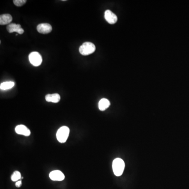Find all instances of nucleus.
<instances>
[{
	"mask_svg": "<svg viewBox=\"0 0 189 189\" xmlns=\"http://www.w3.org/2000/svg\"><path fill=\"white\" fill-rule=\"evenodd\" d=\"M125 167L124 160L120 158H116L113 162V170L115 175L119 177L121 175Z\"/></svg>",
	"mask_w": 189,
	"mask_h": 189,
	"instance_id": "nucleus-1",
	"label": "nucleus"
},
{
	"mask_svg": "<svg viewBox=\"0 0 189 189\" xmlns=\"http://www.w3.org/2000/svg\"><path fill=\"white\" fill-rule=\"evenodd\" d=\"M69 132L70 130L67 126L60 127L57 131V139L60 143H65L69 136Z\"/></svg>",
	"mask_w": 189,
	"mask_h": 189,
	"instance_id": "nucleus-2",
	"label": "nucleus"
},
{
	"mask_svg": "<svg viewBox=\"0 0 189 189\" xmlns=\"http://www.w3.org/2000/svg\"><path fill=\"white\" fill-rule=\"evenodd\" d=\"M95 45L91 42L84 43L79 48L80 53L84 56L92 54L95 51Z\"/></svg>",
	"mask_w": 189,
	"mask_h": 189,
	"instance_id": "nucleus-3",
	"label": "nucleus"
},
{
	"mask_svg": "<svg viewBox=\"0 0 189 189\" xmlns=\"http://www.w3.org/2000/svg\"><path fill=\"white\" fill-rule=\"evenodd\" d=\"M28 59L31 64L36 67L41 65L42 63V57L37 51H33L28 56Z\"/></svg>",
	"mask_w": 189,
	"mask_h": 189,
	"instance_id": "nucleus-4",
	"label": "nucleus"
},
{
	"mask_svg": "<svg viewBox=\"0 0 189 189\" xmlns=\"http://www.w3.org/2000/svg\"><path fill=\"white\" fill-rule=\"evenodd\" d=\"M6 29L10 33L16 32L19 34H22L24 32V30L22 28L21 25L20 24H16L15 23L10 24L9 25H7Z\"/></svg>",
	"mask_w": 189,
	"mask_h": 189,
	"instance_id": "nucleus-5",
	"label": "nucleus"
},
{
	"mask_svg": "<svg viewBox=\"0 0 189 189\" xmlns=\"http://www.w3.org/2000/svg\"><path fill=\"white\" fill-rule=\"evenodd\" d=\"M105 18L106 21L110 24H115L117 22L118 18L116 14L110 10H106L105 12Z\"/></svg>",
	"mask_w": 189,
	"mask_h": 189,
	"instance_id": "nucleus-6",
	"label": "nucleus"
},
{
	"mask_svg": "<svg viewBox=\"0 0 189 189\" xmlns=\"http://www.w3.org/2000/svg\"><path fill=\"white\" fill-rule=\"evenodd\" d=\"M37 30L39 33L46 34L51 32L52 27L48 23H41L37 25Z\"/></svg>",
	"mask_w": 189,
	"mask_h": 189,
	"instance_id": "nucleus-7",
	"label": "nucleus"
},
{
	"mask_svg": "<svg viewBox=\"0 0 189 189\" xmlns=\"http://www.w3.org/2000/svg\"><path fill=\"white\" fill-rule=\"evenodd\" d=\"M50 178L51 180L53 181H60L64 180L65 179V175L60 170H54L51 171L50 173Z\"/></svg>",
	"mask_w": 189,
	"mask_h": 189,
	"instance_id": "nucleus-8",
	"label": "nucleus"
},
{
	"mask_svg": "<svg viewBox=\"0 0 189 189\" xmlns=\"http://www.w3.org/2000/svg\"><path fill=\"white\" fill-rule=\"evenodd\" d=\"M15 130L16 134H21L25 136H29L31 134V131L30 130V129L23 125H17L15 128Z\"/></svg>",
	"mask_w": 189,
	"mask_h": 189,
	"instance_id": "nucleus-9",
	"label": "nucleus"
},
{
	"mask_svg": "<svg viewBox=\"0 0 189 189\" xmlns=\"http://www.w3.org/2000/svg\"><path fill=\"white\" fill-rule=\"evenodd\" d=\"M12 21V16L10 14H2L0 16V24L1 25H9Z\"/></svg>",
	"mask_w": 189,
	"mask_h": 189,
	"instance_id": "nucleus-10",
	"label": "nucleus"
},
{
	"mask_svg": "<svg viewBox=\"0 0 189 189\" xmlns=\"http://www.w3.org/2000/svg\"><path fill=\"white\" fill-rule=\"evenodd\" d=\"M45 99L47 102L57 103L60 101V96L59 94H47L45 96Z\"/></svg>",
	"mask_w": 189,
	"mask_h": 189,
	"instance_id": "nucleus-11",
	"label": "nucleus"
},
{
	"mask_svg": "<svg viewBox=\"0 0 189 189\" xmlns=\"http://www.w3.org/2000/svg\"><path fill=\"white\" fill-rule=\"evenodd\" d=\"M110 103L108 99L103 98L99 101L98 103V107L101 111H104L109 107Z\"/></svg>",
	"mask_w": 189,
	"mask_h": 189,
	"instance_id": "nucleus-12",
	"label": "nucleus"
},
{
	"mask_svg": "<svg viewBox=\"0 0 189 189\" xmlns=\"http://www.w3.org/2000/svg\"><path fill=\"white\" fill-rule=\"evenodd\" d=\"M14 85H15V83L13 81H5L1 84L0 89L3 90H8V89L13 88L14 86Z\"/></svg>",
	"mask_w": 189,
	"mask_h": 189,
	"instance_id": "nucleus-13",
	"label": "nucleus"
},
{
	"mask_svg": "<svg viewBox=\"0 0 189 189\" xmlns=\"http://www.w3.org/2000/svg\"><path fill=\"white\" fill-rule=\"evenodd\" d=\"M22 178L21 177V174L20 172L18 171H15L13 173L12 175L11 176V180L13 182L15 181H18L20 180Z\"/></svg>",
	"mask_w": 189,
	"mask_h": 189,
	"instance_id": "nucleus-14",
	"label": "nucleus"
},
{
	"mask_svg": "<svg viewBox=\"0 0 189 189\" xmlns=\"http://www.w3.org/2000/svg\"><path fill=\"white\" fill-rule=\"evenodd\" d=\"M27 2V0H14L13 1L14 5H15L17 6H22L23 5H24Z\"/></svg>",
	"mask_w": 189,
	"mask_h": 189,
	"instance_id": "nucleus-15",
	"label": "nucleus"
},
{
	"mask_svg": "<svg viewBox=\"0 0 189 189\" xmlns=\"http://www.w3.org/2000/svg\"><path fill=\"white\" fill-rule=\"evenodd\" d=\"M15 186L16 187H20L21 186H22V181L21 180H19L17 181L15 183Z\"/></svg>",
	"mask_w": 189,
	"mask_h": 189,
	"instance_id": "nucleus-16",
	"label": "nucleus"
}]
</instances>
